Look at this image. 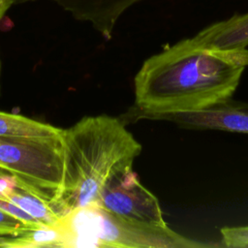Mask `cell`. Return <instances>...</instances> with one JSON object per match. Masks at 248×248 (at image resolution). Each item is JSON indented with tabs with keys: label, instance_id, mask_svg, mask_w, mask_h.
I'll return each instance as SVG.
<instances>
[{
	"label": "cell",
	"instance_id": "13",
	"mask_svg": "<svg viewBox=\"0 0 248 248\" xmlns=\"http://www.w3.org/2000/svg\"><path fill=\"white\" fill-rule=\"evenodd\" d=\"M25 226L27 225L0 208V235L15 233Z\"/></svg>",
	"mask_w": 248,
	"mask_h": 248
},
{
	"label": "cell",
	"instance_id": "6",
	"mask_svg": "<svg viewBox=\"0 0 248 248\" xmlns=\"http://www.w3.org/2000/svg\"><path fill=\"white\" fill-rule=\"evenodd\" d=\"M152 119L171 121L184 129L248 134V103L229 98L199 109L166 112Z\"/></svg>",
	"mask_w": 248,
	"mask_h": 248
},
{
	"label": "cell",
	"instance_id": "5",
	"mask_svg": "<svg viewBox=\"0 0 248 248\" xmlns=\"http://www.w3.org/2000/svg\"><path fill=\"white\" fill-rule=\"evenodd\" d=\"M97 204L124 218L159 225L167 224L157 197L140 183L133 170L109 182Z\"/></svg>",
	"mask_w": 248,
	"mask_h": 248
},
{
	"label": "cell",
	"instance_id": "3",
	"mask_svg": "<svg viewBox=\"0 0 248 248\" xmlns=\"http://www.w3.org/2000/svg\"><path fill=\"white\" fill-rule=\"evenodd\" d=\"M66 247L202 248L216 246L185 237L167 224L124 218L97 203L74 209L59 219Z\"/></svg>",
	"mask_w": 248,
	"mask_h": 248
},
{
	"label": "cell",
	"instance_id": "11",
	"mask_svg": "<svg viewBox=\"0 0 248 248\" xmlns=\"http://www.w3.org/2000/svg\"><path fill=\"white\" fill-rule=\"evenodd\" d=\"M26 190L38 193L36 190L31 188L29 185L21 181L14 174L0 169V199L11 202L19 193Z\"/></svg>",
	"mask_w": 248,
	"mask_h": 248
},
{
	"label": "cell",
	"instance_id": "12",
	"mask_svg": "<svg viewBox=\"0 0 248 248\" xmlns=\"http://www.w3.org/2000/svg\"><path fill=\"white\" fill-rule=\"evenodd\" d=\"M220 232L225 246L230 248L248 247V226L223 227Z\"/></svg>",
	"mask_w": 248,
	"mask_h": 248
},
{
	"label": "cell",
	"instance_id": "7",
	"mask_svg": "<svg viewBox=\"0 0 248 248\" xmlns=\"http://www.w3.org/2000/svg\"><path fill=\"white\" fill-rule=\"evenodd\" d=\"M39 1L54 3L75 19L89 23L103 38L109 40L123 14L141 0H14V4Z\"/></svg>",
	"mask_w": 248,
	"mask_h": 248
},
{
	"label": "cell",
	"instance_id": "14",
	"mask_svg": "<svg viewBox=\"0 0 248 248\" xmlns=\"http://www.w3.org/2000/svg\"><path fill=\"white\" fill-rule=\"evenodd\" d=\"M13 5H15L14 0H0V20Z\"/></svg>",
	"mask_w": 248,
	"mask_h": 248
},
{
	"label": "cell",
	"instance_id": "15",
	"mask_svg": "<svg viewBox=\"0 0 248 248\" xmlns=\"http://www.w3.org/2000/svg\"><path fill=\"white\" fill-rule=\"evenodd\" d=\"M1 71H2V63H1V58H0V78H1Z\"/></svg>",
	"mask_w": 248,
	"mask_h": 248
},
{
	"label": "cell",
	"instance_id": "1",
	"mask_svg": "<svg viewBox=\"0 0 248 248\" xmlns=\"http://www.w3.org/2000/svg\"><path fill=\"white\" fill-rule=\"evenodd\" d=\"M248 67V48L215 49L184 39L147 58L134 79L142 116L194 110L232 98Z\"/></svg>",
	"mask_w": 248,
	"mask_h": 248
},
{
	"label": "cell",
	"instance_id": "9",
	"mask_svg": "<svg viewBox=\"0 0 248 248\" xmlns=\"http://www.w3.org/2000/svg\"><path fill=\"white\" fill-rule=\"evenodd\" d=\"M0 247L44 248L66 247V235L59 222L25 226L15 233L0 235Z\"/></svg>",
	"mask_w": 248,
	"mask_h": 248
},
{
	"label": "cell",
	"instance_id": "2",
	"mask_svg": "<svg viewBox=\"0 0 248 248\" xmlns=\"http://www.w3.org/2000/svg\"><path fill=\"white\" fill-rule=\"evenodd\" d=\"M63 180L50 202L60 218L68 212L98 203L116 177L133 170L141 144L115 117L85 116L63 129Z\"/></svg>",
	"mask_w": 248,
	"mask_h": 248
},
{
	"label": "cell",
	"instance_id": "8",
	"mask_svg": "<svg viewBox=\"0 0 248 248\" xmlns=\"http://www.w3.org/2000/svg\"><path fill=\"white\" fill-rule=\"evenodd\" d=\"M191 42L197 46L215 49H242L248 46V13L236 14L230 18L208 25Z\"/></svg>",
	"mask_w": 248,
	"mask_h": 248
},
{
	"label": "cell",
	"instance_id": "4",
	"mask_svg": "<svg viewBox=\"0 0 248 248\" xmlns=\"http://www.w3.org/2000/svg\"><path fill=\"white\" fill-rule=\"evenodd\" d=\"M0 169L51 202L63 180L62 134L57 137L0 136Z\"/></svg>",
	"mask_w": 248,
	"mask_h": 248
},
{
	"label": "cell",
	"instance_id": "10",
	"mask_svg": "<svg viewBox=\"0 0 248 248\" xmlns=\"http://www.w3.org/2000/svg\"><path fill=\"white\" fill-rule=\"evenodd\" d=\"M63 129L32 118L0 110V136L57 137Z\"/></svg>",
	"mask_w": 248,
	"mask_h": 248
}]
</instances>
